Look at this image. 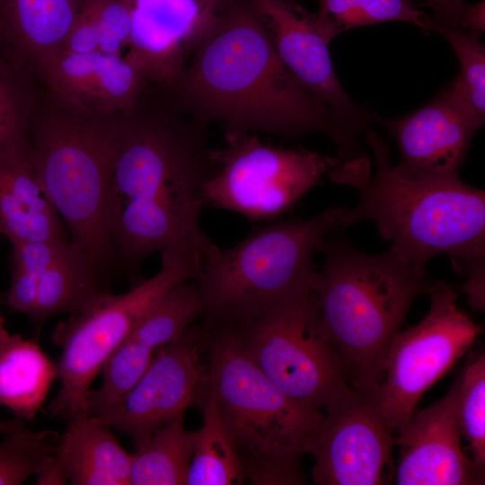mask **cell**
<instances>
[{
    "label": "cell",
    "mask_w": 485,
    "mask_h": 485,
    "mask_svg": "<svg viewBox=\"0 0 485 485\" xmlns=\"http://www.w3.org/2000/svg\"><path fill=\"white\" fill-rule=\"evenodd\" d=\"M59 434L25 428L0 443V485H20L37 475L57 454Z\"/></svg>",
    "instance_id": "obj_32"
},
{
    "label": "cell",
    "mask_w": 485,
    "mask_h": 485,
    "mask_svg": "<svg viewBox=\"0 0 485 485\" xmlns=\"http://www.w3.org/2000/svg\"><path fill=\"white\" fill-rule=\"evenodd\" d=\"M37 93L34 75L0 49V151L28 154Z\"/></svg>",
    "instance_id": "obj_28"
},
{
    "label": "cell",
    "mask_w": 485,
    "mask_h": 485,
    "mask_svg": "<svg viewBox=\"0 0 485 485\" xmlns=\"http://www.w3.org/2000/svg\"><path fill=\"white\" fill-rule=\"evenodd\" d=\"M458 28L481 33L484 31V2L476 5L465 4Z\"/></svg>",
    "instance_id": "obj_36"
},
{
    "label": "cell",
    "mask_w": 485,
    "mask_h": 485,
    "mask_svg": "<svg viewBox=\"0 0 485 485\" xmlns=\"http://www.w3.org/2000/svg\"><path fill=\"white\" fill-rule=\"evenodd\" d=\"M106 278L71 242L43 273L31 318L42 323L59 313L77 312L94 294L106 290Z\"/></svg>",
    "instance_id": "obj_24"
},
{
    "label": "cell",
    "mask_w": 485,
    "mask_h": 485,
    "mask_svg": "<svg viewBox=\"0 0 485 485\" xmlns=\"http://www.w3.org/2000/svg\"><path fill=\"white\" fill-rule=\"evenodd\" d=\"M133 6L134 0H84L59 52L120 56L129 43Z\"/></svg>",
    "instance_id": "obj_27"
},
{
    "label": "cell",
    "mask_w": 485,
    "mask_h": 485,
    "mask_svg": "<svg viewBox=\"0 0 485 485\" xmlns=\"http://www.w3.org/2000/svg\"><path fill=\"white\" fill-rule=\"evenodd\" d=\"M3 321H4V317H3V316L1 315V313H0V322H3Z\"/></svg>",
    "instance_id": "obj_39"
},
{
    "label": "cell",
    "mask_w": 485,
    "mask_h": 485,
    "mask_svg": "<svg viewBox=\"0 0 485 485\" xmlns=\"http://www.w3.org/2000/svg\"><path fill=\"white\" fill-rule=\"evenodd\" d=\"M203 261L193 244L173 242L162 251L161 268L153 277L121 295L97 292L54 328L51 340L61 356L60 387L49 406L53 415L68 420L86 413L92 384L113 353L168 292L198 278Z\"/></svg>",
    "instance_id": "obj_8"
},
{
    "label": "cell",
    "mask_w": 485,
    "mask_h": 485,
    "mask_svg": "<svg viewBox=\"0 0 485 485\" xmlns=\"http://www.w3.org/2000/svg\"><path fill=\"white\" fill-rule=\"evenodd\" d=\"M84 0H0V47L33 72L57 55L81 12Z\"/></svg>",
    "instance_id": "obj_21"
},
{
    "label": "cell",
    "mask_w": 485,
    "mask_h": 485,
    "mask_svg": "<svg viewBox=\"0 0 485 485\" xmlns=\"http://www.w3.org/2000/svg\"><path fill=\"white\" fill-rule=\"evenodd\" d=\"M317 14L331 40L348 30L386 22H404L430 31L432 19L410 0H317Z\"/></svg>",
    "instance_id": "obj_29"
},
{
    "label": "cell",
    "mask_w": 485,
    "mask_h": 485,
    "mask_svg": "<svg viewBox=\"0 0 485 485\" xmlns=\"http://www.w3.org/2000/svg\"><path fill=\"white\" fill-rule=\"evenodd\" d=\"M434 11L436 24L450 27H459L461 16L465 4L463 0H424Z\"/></svg>",
    "instance_id": "obj_34"
},
{
    "label": "cell",
    "mask_w": 485,
    "mask_h": 485,
    "mask_svg": "<svg viewBox=\"0 0 485 485\" xmlns=\"http://www.w3.org/2000/svg\"><path fill=\"white\" fill-rule=\"evenodd\" d=\"M428 313L400 331L386 354L381 384L370 391L388 428L398 431L422 395L467 352L482 332L457 305V292L436 281Z\"/></svg>",
    "instance_id": "obj_11"
},
{
    "label": "cell",
    "mask_w": 485,
    "mask_h": 485,
    "mask_svg": "<svg viewBox=\"0 0 485 485\" xmlns=\"http://www.w3.org/2000/svg\"><path fill=\"white\" fill-rule=\"evenodd\" d=\"M168 88L180 106L225 132L297 137L327 135L340 160L362 155L357 141L336 122L280 59L269 30L248 0L216 14L175 83Z\"/></svg>",
    "instance_id": "obj_2"
},
{
    "label": "cell",
    "mask_w": 485,
    "mask_h": 485,
    "mask_svg": "<svg viewBox=\"0 0 485 485\" xmlns=\"http://www.w3.org/2000/svg\"><path fill=\"white\" fill-rule=\"evenodd\" d=\"M70 242H13L12 278L6 295L9 306L31 316L43 273L66 251Z\"/></svg>",
    "instance_id": "obj_31"
},
{
    "label": "cell",
    "mask_w": 485,
    "mask_h": 485,
    "mask_svg": "<svg viewBox=\"0 0 485 485\" xmlns=\"http://www.w3.org/2000/svg\"><path fill=\"white\" fill-rule=\"evenodd\" d=\"M345 210L269 224L205 259L195 281L206 326L238 322L309 285L313 258Z\"/></svg>",
    "instance_id": "obj_7"
},
{
    "label": "cell",
    "mask_w": 485,
    "mask_h": 485,
    "mask_svg": "<svg viewBox=\"0 0 485 485\" xmlns=\"http://www.w3.org/2000/svg\"><path fill=\"white\" fill-rule=\"evenodd\" d=\"M375 163L366 155L340 162L329 176L356 188V207L346 208L340 226L373 221L389 251L419 272L429 260L445 254L454 269L466 278L463 290L471 304L484 302L485 192L461 181L407 176L390 161L384 139L365 134Z\"/></svg>",
    "instance_id": "obj_3"
},
{
    "label": "cell",
    "mask_w": 485,
    "mask_h": 485,
    "mask_svg": "<svg viewBox=\"0 0 485 485\" xmlns=\"http://www.w3.org/2000/svg\"><path fill=\"white\" fill-rule=\"evenodd\" d=\"M121 114L76 107L38 83L28 129L27 156L70 242L105 278L117 264L105 217Z\"/></svg>",
    "instance_id": "obj_5"
},
{
    "label": "cell",
    "mask_w": 485,
    "mask_h": 485,
    "mask_svg": "<svg viewBox=\"0 0 485 485\" xmlns=\"http://www.w3.org/2000/svg\"><path fill=\"white\" fill-rule=\"evenodd\" d=\"M430 31L440 34L452 47L460 73L446 90L477 119L485 121V48L481 33L436 24Z\"/></svg>",
    "instance_id": "obj_30"
},
{
    "label": "cell",
    "mask_w": 485,
    "mask_h": 485,
    "mask_svg": "<svg viewBox=\"0 0 485 485\" xmlns=\"http://www.w3.org/2000/svg\"><path fill=\"white\" fill-rule=\"evenodd\" d=\"M204 339L202 331L191 325L156 354L127 392L91 416L127 435L136 451L141 449L160 427L185 413L205 381Z\"/></svg>",
    "instance_id": "obj_12"
},
{
    "label": "cell",
    "mask_w": 485,
    "mask_h": 485,
    "mask_svg": "<svg viewBox=\"0 0 485 485\" xmlns=\"http://www.w3.org/2000/svg\"><path fill=\"white\" fill-rule=\"evenodd\" d=\"M25 428L26 426L23 420L17 418L14 419L0 420V434H12Z\"/></svg>",
    "instance_id": "obj_37"
},
{
    "label": "cell",
    "mask_w": 485,
    "mask_h": 485,
    "mask_svg": "<svg viewBox=\"0 0 485 485\" xmlns=\"http://www.w3.org/2000/svg\"><path fill=\"white\" fill-rule=\"evenodd\" d=\"M207 388L186 485L242 484L246 476L237 447L221 418L215 393Z\"/></svg>",
    "instance_id": "obj_26"
},
{
    "label": "cell",
    "mask_w": 485,
    "mask_h": 485,
    "mask_svg": "<svg viewBox=\"0 0 485 485\" xmlns=\"http://www.w3.org/2000/svg\"><path fill=\"white\" fill-rule=\"evenodd\" d=\"M57 366L40 344L11 334L0 322V407L20 419L33 421L44 404Z\"/></svg>",
    "instance_id": "obj_23"
},
{
    "label": "cell",
    "mask_w": 485,
    "mask_h": 485,
    "mask_svg": "<svg viewBox=\"0 0 485 485\" xmlns=\"http://www.w3.org/2000/svg\"><path fill=\"white\" fill-rule=\"evenodd\" d=\"M201 314L197 287L190 281L168 292L141 319L106 363L101 384L91 389L86 413L93 414L127 392L156 354L181 337Z\"/></svg>",
    "instance_id": "obj_18"
},
{
    "label": "cell",
    "mask_w": 485,
    "mask_h": 485,
    "mask_svg": "<svg viewBox=\"0 0 485 485\" xmlns=\"http://www.w3.org/2000/svg\"><path fill=\"white\" fill-rule=\"evenodd\" d=\"M32 74L52 94L76 107L102 114L130 111L148 84L126 57L101 52H59Z\"/></svg>",
    "instance_id": "obj_19"
},
{
    "label": "cell",
    "mask_w": 485,
    "mask_h": 485,
    "mask_svg": "<svg viewBox=\"0 0 485 485\" xmlns=\"http://www.w3.org/2000/svg\"><path fill=\"white\" fill-rule=\"evenodd\" d=\"M263 19L274 47L293 76L331 111L353 139L370 130L375 113L358 106L342 87L332 65L328 35L317 13L295 0H248Z\"/></svg>",
    "instance_id": "obj_13"
},
{
    "label": "cell",
    "mask_w": 485,
    "mask_h": 485,
    "mask_svg": "<svg viewBox=\"0 0 485 485\" xmlns=\"http://www.w3.org/2000/svg\"><path fill=\"white\" fill-rule=\"evenodd\" d=\"M216 14L203 0H134L125 57L148 85L170 87Z\"/></svg>",
    "instance_id": "obj_17"
},
{
    "label": "cell",
    "mask_w": 485,
    "mask_h": 485,
    "mask_svg": "<svg viewBox=\"0 0 485 485\" xmlns=\"http://www.w3.org/2000/svg\"><path fill=\"white\" fill-rule=\"evenodd\" d=\"M460 377L438 401L413 410L398 430L400 457L393 481L399 485L483 484L461 446L458 419Z\"/></svg>",
    "instance_id": "obj_16"
},
{
    "label": "cell",
    "mask_w": 485,
    "mask_h": 485,
    "mask_svg": "<svg viewBox=\"0 0 485 485\" xmlns=\"http://www.w3.org/2000/svg\"><path fill=\"white\" fill-rule=\"evenodd\" d=\"M231 323L257 367L301 404L326 413L357 391L320 330L311 283Z\"/></svg>",
    "instance_id": "obj_9"
},
{
    "label": "cell",
    "mask_w": 485,
    "mask_h": 485,
    "mask_svg": "<svg viewBox=\"0 0 485 485\" xmlns=\"http://www.w3.org/2000/svg\"><path fill=\"white\" fill-rule=\"evenodd\" d=\"M207 386L251 484H302L324 413L278 389L254 364L234 323L207 328Z\"/></svg>",
    "instance_id": "obj_6"
},
{
    "label": "cell",
    "mask_w": 485,
    "mask_h": 485,
    "mask_svg": "<svg viewBox=\"0 0 485 485\" xmlns=\"http://www.w3.org/2000/svg\"><path fill=\"white\" fill-rule=\"evenodd\" d=\"M207 4H208L214 10L219 13L229 7H231L234 4L237 2V0H203Z\"/></svg>",
    "instance_id": "obj_38"
},
{
    "label": "cell",
    "mask_w": 485,
    "mask_h": 485,
    "mask_svg": "<svg viewBox=\"0 0 485 485\" xmlns=\"http://www.w3.org/2000/svg\"><path fill=\"white\" fill-rule=\"evenodd\" d=\"M0 234L13 242H70L26 154L0 151Z\"/></svg>",
    "instance_id": "obj_20"
},
{
    "label": "cell",
    "mask_w": 485,
    "mask_h": 485,
    "mask_svg": "<svg viewBox=\"0 0 485 485\" xmlns=\"http://www.w3.org/2000/svg\"><path fill=\"white\" fill-rule=\"evenodd\" d=\"M59 435L57 455L72 485H130L133 454L110 428L87 413L69 419Z\"/></svg>",
    "instance_id": "obj_22"
},
{
    "label": "cell",
    "mask_w": 485,
    "mask_h": 485,
    "mask_svg": "<svg viewBox=\"0 0 485 485\" xmlns=\"http://www.w3.org/2000/svg\"><path fill=\"white\" fill-rule=\"evenodd\" d=\"M36 484L64 485L69 484L65 467L56 454L54 458L36 475Z\"/></svg>",
    "instance_id": "obj_35"
},
{
    "label": "cell",
    "mask_w": 485,
    "mask_h": 485,
    "mask_svg": "<svg viewBox=\"0 0 485 485\" xmlns=\"http://www.w3.org/2000/svg\"><path fill=\"white\" fill-rule=\"evenodd\" d=\"M458 392V419L468 440L472 463L484 473L485 466V357L471 360L462 372Z\"/></svg>",
    "instance_id": "obj_33"
},
{
    "label": "cell",
    "mask_w": 485,
    "mask_h": 485,
    "mask_svg": "<svg viewBox=\"0 0 485 485\" xmlns=\"http://www.w3.org/2000/svg\"><path fill=\"white\" fill-rule=\"evenodd\" d=\"M225 146L212 148L217 164L207 182V205L250 220H274L295 205L340 160L307 149L275 146L255 134L225 132Z\"/></svg>",
    "instance_id": "obj_10"
},
{
    "label": "cell",
    "mask_w": 485,
    "mask_h": 485,
    "mask_svg": "<svg viewBox=\"0 0 485 485\" xmlns=\"http://www.w3.org/2000/svg\"><path fill=\"white\" fill-rule=\"evenodd\" d=\"M208 126L156 85L121 114L105 217L120 267L135 268L176 242L193 244L204 259L218 251L200 225L204 188L217 171Z\"/></svg>",
    "instance_id": "obj_1"
},
{
    "label": "cell",
    "mask_w": 485,
    "mask_h": 485,
    "mask_svg": "<svg viewBox=\"0 0 485 485\" xmlns=\"http://www.w3.org/2000/svg\"><path fill=\"white\" fill-rule=\"evenodd\" d=\"M394 137L403 174L427 180L458 179L472 140L483 125L447 90L401 118L375 114Z\"/></svg>",
    "instance_id": "obj_15"
},
{
    "label": "cell",
    "mask_w": 485,
    "mask_h": 485,
    "mask_svg": "<svg viewBox=\"0 0 485 485\" xmlns=\"http://www.w3.org/2000/svg\"><path fill=\"white\" fill-rule=\"evenodd\" d=\"M321 251L323 267L311 278L320 330L353 386L371 391L383 380L387 351L412 303L435 282L389 251L369 253L328 236Z\"/></svg>",
    "instance_id": "obj_4"
},
{
    "label": "cell",
    "mask_w": 485,
    "mask_h": 485,
    "mask_svg": "<svg viewBox=\"0 0 485 485\" xmlns=\"http://www.w3.org/2000/svg\"><path fill=\"white\" fill-rule=\"evenodd\" d=\"M324 421L310 454L314 458L313 483L377 485L392 469L393 432L379 413L370 391L359 390L324 413Z\"/></svg>",
    "instance_id": "obj_14"
},
{
    "label": "cell",
    "mask_w": 485,
    "mask_h": 485,
    "mask_svg": "<svg viewBox=\"0 0 485 485\" xmlns=\"http://www.w3.org/2000/svg\"><path fill=\"white\" fill-rule=\"evenodd\" d=\"M197 436L187 430L184 414L164 423L133 453L130 485L186 484Z\"/></svg>",
    "instance_id": "obj_25"
}]
</instances>
